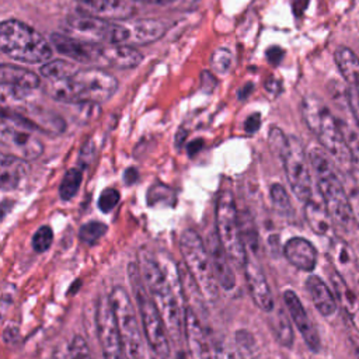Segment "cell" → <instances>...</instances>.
I'll use <instances>...</instances> for the list:
<instances>
[{
	"mask_svg": "<svg viewBox=\"0 0 359 359\" xmlns=\"http://www.w3.org/2000/svg\"><path fill=\"white\" fill-rule=\"evenodd\" d=\"M306 289L310 294V299L314 307L321 316L330 317L337 311V307H338L337 296L332 293L330 286L320 276L309 275L306 279Z\"/></svg>",
	"mask_w": 359,
	"mask_h": 359,
	"instance_id": "obj_23",
	"label": "cell"
},
{
	"mask_svg": "<svg viewBox=\"0 0 359 359\" xmlns=\"http://www.w3.org/2000/svg\"><path fill=\"white\" fill-rule=\"evenodd\" d=\"M309 161L325 209L335 224L346 227L353 219V212L349 194L337 172L332 157L324 149L314 147L309 151Z\"/></svg>",
	"mask_w": 359,
	"mask_h": 359,
	"instance_id": "obj_4",
	"label": "cell"
},
{
	"mask_svg": "<svg viewBox=\"0 0 359 359\" xmlns=\"http://www.w3.org/2000/svg\"><path fill=\"white\" fill-rule=\"evenodd\" d=\"M79 14L108 21H126L135 15L132 0H73Z\"/></svg>",
	"mask_w": 359,
	"mask_h": 359,
	"instance_id": "obj_16",
	"label": "cell"
},
{
	"mask_svg": "<svg viewBox=\"0 0 359 359\" xmlns=\"http://www.w3.org/2000/svg\"><path fill=\"white\" fill-rule=\"evenodd\" d=\"M95 325L104 359H126L109 296H100L98 299Z\"/></svg>",
	"mask_w": 359,
	"mask_h": 359,
	"instance_id": "obj_13",
	"label": "cell"
},
{
	"mask_svg": "<svg viewBox=\"0 0 359 359\" xmlns=\"http://www.w3.org/2000/svg\"><path fill=\"white\" fill-rule=\"evenodd\" d=\"M53 241V231L49 226H41L32 236V248L35 252H45Z\"/></svg>",
	"mask_w": 359,
	"mask_h": 359,
	"instance_id": "obj_38",
	"label": "cell"
},
{
	"mask_svg": "<svg viewBox=\"0 0 359 359\" xmlns=\"http://www.w3.org/2000/svg\"><path fill=\"white\" fill-rule=\"evenodd\" d=\"M0 80L1 84H8L28 91H32L41 86V79L34 72L7 63H3L0 67Z\"/></svg>",
	"mask_w": 359,
	"mask_h": 359,
	"instance_id": "obj_25",
	"label": "cell"
},
{
	"mask_svg": "<svg viewBox=\"0 0 359 359\" xmlns=\"http://www.w3.org/2000/svg\"><path fill=\"white\" fill-rule=\"evenodd\" d=\"M273 334L278 339V342L285 348H292L294 341L293 327H292V318L289 313H286L283 309H279L273 318Z\"/></svg>",
	"mask_w": 359,
	"mask_h": 359,
	"instance_id": "obj_29",
	"label": "cell"
},
{
	"mask_svg": "<svg viewBox=\"0 0 359 359\" xmlns=\"http://www.w3.org/2000/svg\"><path fill=\"white\" fill-rule=\"evenodd\" d=\"M62 27L66 35L83 41L111 45H128L129 42L128 25L123 21H108L76 13L66 17Z\"/></svg>",
	"mask_w": 359,
	"mask_h": 359,
	"instance_id": "obj_9",
	"label": "cell"
},
{
	"mask_svg": "<svg viewBox=\"0 0 359 359\" xmlns=\"http://www.w3.org/2000/svg\"><path fill=\"white\" fill-rule=\"evenodd\" d=\"M142 60L143 55L132 45L104 43L100 66H109L114 69H133L140 65Z\"/></svg>",
	"mask_w": 359,
	"mask_h": 359,
	"instance_id": "obj_21",
	"label": "cell"
},
{
	"mask_svg": "<svg viewBox=\"0 0 359 359\" xmlns=\"http://www.w3.org/2000/svg\"><path fill=\"white\" fill-rule=\"evenodd\" d=\"M213 359H236V356L223 344H216L213 348Z\"/></svg>",
	"mask_w": 359,
	"mask_h": 359,
	"instance_id": "obj_43",
	"label": "cell"
},
{
	"mask_svg": "<svg viewBox=\"0 0 359 359\" xmlns=\"http://www.w3.org/2000/svg\"><path fill=\"white\" fill-rule=\"evenodd\" d=\"M137 170H135V168H128L126 171H125V174H123V180H125V182L128 184V185H130V184H133L135 181H137Z\"/></svg>",
	"mask_w": 359,
	"mask_h": 359,
	"instance_id": "obj_47",
	"label": "cell"
},
{
	"mask_svg": "<svg viewBox=\"0 0 359 359\" xmlns=\"http://www.w3.org/2000/svg\"><path fill=\"white\" fill-rule=\"evenodd\" d=\"M332 255H334V261L338 265H348V262L351 261V254H349V248L346 244L344 243H337L332 248Z\"/></svg>",
	"mask_w": 359,
	"mask_h": 359,
	"instance_id": "obj_42",
	"label": "cell"
},
{
	"mask_svg": "<svg viewBox=\"0 0 359 359\" xmlns=\"http://www.w3.org/2000/svg\"><path fill=\"white\" fill-rule=\"evenodd\" d=\"M206 248L213 265V269L216 272L217 280L220 283L222 287H224L226 290H231L236 285V278L233 275V269H231V259L227 255L226 250L223 248L222 243L219 241L216 233L215 234H209L206 241ZM233 264V262H231Z\"/></svg>",
	"mask_w": 359,
	"mask_h": 359,
	"instance_id": "obj_20",
	"label": "cell"
},
{
	"mask_svg": "<svg viewBox=\"0 0 359 359\" xmlns=\"http://www.w3.org/2000/svg\"><path fill=\"white\" fill-rule=\"evenodd\" d=\"M283 302H285L286 310H287L293 324L296 325L297 331L300 332V335L304 339L309 349L313 351V352H318L320 348H321L320 335L317 332V328H316L314 323L309 317L302 300L299 299V296L290 289L285 290L283 292Z\"/></svg>",
	"mask_w": 359,
	"mask_h": 359,
	"instance_id": "obj_18",
	"label": "cell"
},
{
	"mask_svg": "<svg viewBox=\"0 0 359 359\" xmlns=\"http://www.w3.org/2000/svg\"><path fill=\"white\" fill-rule=\"evenodd\" d=\"M79 69L76 67L74 63L63 59H53L46 63H43L39 69L41 74L48 80V81H59V80H66L72 77Z\"/></svg>",
	"mask_w": 359,
	"mask_h": 359,
	"instance_id": "obj_28",
	"label": "cell"
},
{
	"mask_svg": "<svg viewBox=\"0 0 359 359\" xmlns=\"http://www.w3.org/2000/svg\"><path fill=\"white\" fill-rule=\"evenodd\" d=\"M118 90L116 79L101 67L79 69L72 77L48 81L46 94L65 104H101L108 101Z\"/></svg>",
	"mask_w": 359,
	"mask_h": 359,
	"instance_id": "obj_2",
	"label": "cell"
},
{
	"mask_svg": "<svg viewBox=\"0 0 359 359\" xmlns=\"http://www.w3.org/2000/svg\"><path fill=\"white\" fill-rule=\"evenodd\" d=\"M184 337L191 359H213L209 338L198 311L187 304L184 317Z\"/></svg>",
	"mask_w": 359,
	"mask_h": 359,
	"instance_id": "obj_17",
	"label": "cell"
},
{
	"mask_svg": "<svg viewBox=\"0 0 359 359\" xmlns=\"http://www.w3.org/2000/svg\"><path fill=\"white\" fill-rule=\"evenodd\" d=\"M300 111L306 126L332 157L334 163L345 172H351L352 157L342 123L335 119L324 101L316 95H307L302 100Z\"/></svg>",
	"mask_w": 359,
	"mask_h": 359,
	"instance_id": "obj_3",
	"label": "cell"
},
{
	"mask_svg": "<svg viewBox=\"0 0 359 359\" xmlns=\"http://www.w3.org/2000/svg\"><path fill=\"white\" fill-rule=\"evenodd\" d=\"M215 227L216 236L231 262L237 266H244L247 251L243 238L240 215L234 195L230 189H222L217 195L215 208Z\"/></svg>",
	"mask_w": 359,
	"mask_h": 359,
	"instance_id": "obj_8",
	"label": "cell"
},
{
	"mask_svg": "<svg viewBox=\"0 0 359 359\" xmlns=\"http://www.w3.org/2000/svg\"><path fill=\"white\" fill-rule=\"evenodd\" d=\"M241 90H243V91H240L238 97H240V98H245V95L248 97V95H250V93L252 91V84H251V83H248V84H247V86H244Z\"/></svg>",
	"mask_w": 359,
	"mask_h": 359,
	"instance_id": "obj_49",
	"label": "cell"
},
{
	"mask_svg": "<svg viewBox=\"0 0 359 359\" xmlns=\"http://www.w3.org/2000/svg\"><path fill=\"white\" fill-rule=\"evenodd\" d=\"M332 285H334V290L337 293V300H339L341 304L346 310L353 311L355 310V304H356L355 294L349 290L348 285L345 283V280L338 273L332 275Z\"/></svg>",
	"mask_w": 359,
	"mask_h": 359,
	"instance_id": "obj_34",
	"label": "cell"
},
{
	"mask_svg": "<svg viewBox=\"0 0 359 359\" xmlns=\"http://www.w3.org/2000/svg\"><path fill=\"white\" fill-rule=\"evenodd\" d=\"M132 1H139V3H146V4H158V6H168L172 1L177 0H132Z\"/></svg>",
	"mask_w": 359,
	"mask_h": 359,
	"instance_id": "obj_48",
	"label": "cell"
},
{
	"mask_svg": "<svg viewBox=\"0 0 359 359\" xmlns=\"http://www.w3.org/2000/svg\"><path fill=\"white\" fill-rule=\"evenodd\" d=\"M244 275H245L248 292L255 306L265 313L273 311L275 300H273L268 279L265 276V272L258 261L257 252H247V259L244 264Z\"/></svg>",
	"mask_w": 359,
	"mask_h": 359,
	"instance_id": "obj_14",
	"label": "cell"
},
{
	"mask_svg": "<svg viewBox=\"0 0 359 359\" xmlns=\"http://www.w3.org/2000/svg\"><path fill=\"white\" fill-rule=\"evenodd\" d=\"M283 49H280L279 46H271L268 50H266V59L268 62H271L272 65H278L282 57H283Z\"/></svg>",
	"mask_w": 359,
	"mask_h": 359,
	"instance_id": "obj_45",
	"label": "cell"
},
{
	"mask_svg": "<svg viewBox=\"0 0 359 359\" xmlns=\"http://www.w3.org/2000/svg\"><path fill=\"white\" fill-rule=\"evenodd\" d=\"M129 276L133 286L137 313L140 317V324L143 328L146 342L157 359H170L171 339H170L167 327L147 287L144 286V280L142 278L137 264H130Z\"/></svg>",
	"mask_w": 359,
	"mask_h": 359,
	"instance_id": "obj_5",
	"label": "cell"
},
{
	"mask_svg": "<svg viewBox=\"0 0 359 359\" xmlns=\"http://www.w3.org/2000/svg\"><path fill=\"white\" fill-rule=\"evenodd\" d=\"M244 126H245V130H247L248 133H255V132L259 129V126H261V115H259V114H252V115H250V116L247 118Z\"/></svg>",
	"mask_w": 359,
	"mask_h": 359,
	"instance_id": "obj_44",
	"label": "cell"
},
{
	"mask_svg": "<svg viewBox=\"0 0 359 359\" xmlns=\"http://www.w3.org/2000/svg\"><path fill=\"white\" fill-rule=\"evenodd\" d=\"M358 359H359V358H358Z\"/></svg>",
	"mask_w": 359,
	"mask_h": 359,
	"instance_id": "obj_51",
	"label": "cell"
},
{
	"mask_svg": "<svg viewBox=\"0 0 359 359\" xmlns=\"http://www.w3.org/2000/svg\"><path fill=\"white\" fill-rule=\"evenodd\" d=\"M109 300L118 323L125 358L147 359L137 314L128 292L122 286H115L109 293Z\"/></svg>",
	"mask_w": 359,
	"mask_h": 359,
	"instance_id": "obj_10",
	"label": "cell"
},
{
	"mask_svg": "<svg viewBox=\"0 0 359 359\" xmlns=\"http://www.w3.org/2000/svg\"><path fill=\"white\" fill-rule=\"evenodd\" d=\"M233 65V55L226 48H217L210 56V66L217 73H227Z\"/></svg>",
	"mask_w": 359,
	"mask_h": 359,
	"instance_id": "obj_37",
	"label": "cell"
},
{
	"mask_svg": "<svg viewBox=\"0 0 359 359\" xmlns=\"http://www.w3.org/2000/svg\"><path fill=\"white\" fill-rule=\"evenodd\" d=\"M304 217L311 229L313 233L323 237H330L332 234V224L334 220L330 216L325 206H321L320 203L314 201H307L304 203Z\"/></svg>",
	"mask_w": 359,
	"mask_h": 359,
	"instance_id": "obj_27",
	"label": "cell"
},
{
	"mask_svg": "<svg viewBox=\"0 0 359 359\" xmlns=\"http://www.w3.org/2000/svg\"><path fill=\"white\" fill-rule=\"evenodd\" d=\"M177 359H187V356H185L184 352H178L177 353Z\"/></svg>",
	"mask_w": 359,
	"mask_h": 359,
	"instance_id": "obj_50",
	"label": "cell"
},
{
	"mask_svg": "<svg viewBox=\"0 0 359 359\" xmlns=\"http://www.w3.org/2000/svg\"><path fill=\"white\" fill-rule=\"evenodd\" d=\"M342 129H344V133L351 150V157H352L351 172L353 175V181L356 182V189L359 192V133H355L352 129H349L344 123H342Z\"/></svg>",
	"mask_w": 359,
	"mask_h": 359,
	"instance_id": "obj_32",
	"label": "cell"
},
{
	"mask_svg": "<svg viewBox=\"0 0 359 359\" xmlns=\"http://www.w3.org/2000/svg\"><path fill=\"white\" fill-rule=\"evenodd\" d=\"M0 49L13 60L27 65H43L52 56L50 45L38 31L13 18L0 25Z\"/></svg>",
	"mask_w": 359,
	"mask_h": 359,
	"instance_id": "obj_6",
	"label": "cell"
},
{
	"mask_svg": "<svg viewBox=\"0 0 359 359\" xmlns=\"http://www.w3.org/2000/svg\"><path fill=\"white\" fill-rule=\"evenodd\" d=\"M234 344L238 359H261L257 341L248 330H237L234 334Z\"/></svg>",
	"mask_w": 359,
	"mask_h": 359,
	"instance_id": "obj_30",
	"label": "cell"
},
{
	"mask_svg": "<svg viewBox=\"0 0 359 359\" xmlns=\"http://www.w3.org/2000/svg\"><path fill=\"white\" fill-rule=\"evenodd\" d=\"M178 248L181 251L185 269L196 283L203 299L208 302H216L219 297L220 283L213 269L205 241L195 230L187 229L180 236Z\"/></svg>",
	"mask_w": 359,
	"mask_h": 359,
	"instance_id": "obj_7",
	"label": "cell"
},
{
	"mask_svg": "<svg viewBox=\"0 0 359 359\" xmlns=\"http://www.w3.org/2000/svg\"><path fill=\"white\" fill-rule=\"evenodd\" d=\"M50 42L59 53L67 56L74 62H79L83 65L100 66L101 49L104 43L83 41L66 34H56V32L50 35Z\"/></svg>",
	"mask_w": 359,
	"mask_h": 359,
	"instance_id": "obj_15",
	"label": "cell"
},
{
	"mask_svg": "<svg viewBox=\"0 0 359 359\" xmlns=\"http://www.w3.org/2000/svg\"><path fill=\"white\" fill-rule=\"evenodd\" d=\"M63 359H93L90 348L81 335H74L66 348Z\"/></svg>",
	"mask_w": 359,
	"mask_h": 359,
	"instance_id": "obj_36",
	"label": "cell"
},
{
	"mask_svg": "<svg viewBox=\"0 0 359 359\" xmlns=\"http://www.w3.org/2000/svg\"><path fill=\"white\" fill-rule=\"evenodd\" d=\"M269 195L273 206L282 212V213H289L292 210V201L290 196L286 191V188L280 184H272L269 188Z\"/></svg>",
	"mask_w": 359,
	"mask_h": 359,
	"instance_id": "obj_35",
	"label": "cell"
},
{
	"mask_svg": "<svg viewBox=\"0 0 359 359\" xmlns=\"http://www.w3.org/2000/svg\"><path fill=\"white\" fill-rule=\"evenodd\" d=\"M283 255L290 265L303 272H311L317 265V250L304 237H292L283 245Z\"/></svg>",
	"mask_w": 359,
	"mask_h": 359,
	"instance_id": "obj_19",
	"label": "cell"
},
{
	"mask_svg": "<svg viewBox=\"0 0 359 359\" xmlns=\"http://www.w3.org/2000/svg\"><path fill=\"white\" fill-rule=\"evenodd\" d=\"M349 198H351L353 219L356 220V223L359 226V192H358V189L355 191V195H349Z\"/></svg>",
	"mask_w": 359,
	"mask_h": 359,
	"instance_id": "obj_46",
	"label": "cell"
},
{
	"mask_svg": "<svg viewBox=\"0 0 359 359\" xmlns=\"http://www.w3.org/2000/svg\"><path fill=\"white\" fill-rule=\"evenodd\" d=\"M139 269L144 285L158 309L167 327L170 339L180 344L184 337L185 292L181 269L174 258L165 252H139Z\"/></svg>",
	"mask_w": 359,
	"mask_h": 359,
	"instance_id": "obj_1",
	"label": "cell"
},
{
	"mask_svg": "<svg viewBox=\"0 0 359 359\" xmlns=\"http://www.w3.org/2000/svg\"><path fill=\"white\" fill-rule=\"evenodd\" d=\"M345 95H346V104L352 112V116L359 133V91L353 87H348L345 91Z\"/></svg>",
	"mask_w": 359,
	"mask_h": 359,
	"instance_id": "obj_41",
	"label": "cell"
},
{
	"mask_svg": "<svg viewBox=\"0 0 359 359\" xmlns=\"http://www.w3.org/2000/svg\"><path fill=\"white\" fill-rule=\"evenodd\" d=\"M81 180H83V174L80 168L77 167L69 168L59 185V196L63 201H70L79 192Z\"/></svg>",
	"mask_w": 359,
	"mask_h": 359,
	"instance_id": "obj_31",
	"label": "cell"
},
{
	"mask_svg": "<svg viewBox=\"0 0 359 359\" xmlns=\"http://www.w3.org/2000/svg\"><path fill=\"white\" fill-rule=\"evenodd\" d=\"M107 233V226L102 222H88L83 224L79 230V237L86 244H95Z\"/></svg>",
	"mask_w": 359,
	"mask_h": 359,
	"instance_id": "obj_33",
	"label": "cell"
},
{
	"mask_svg": "<svg viewBox=\"0 0 359 359\" xmlns=\"http://www.w3.org/2000/svg\"><path fill=\"white\" fill-rule=\"evenodd\" d=\"M129 31L128 45H147L160 39L165 31L167 24L156 18H139L130 22H126Z\"/></svg>",
	"mask_w": 359,
	"mask_h": 359,
	"instance_id": "obj_22",
	"label": "cell"
},
{
	"mask_svg": "<svg viewBox=\"0 0 359 359\" xmlns=\"http://www.w3.org/2000/svg\"><path fill=\"white\" fill-rule=\"evenodd\" d=\"M279 158L283 163L286 180L290 185L293 195L299 201L306 203L311 199L313 195L310 174L311 165L300 139L296 136H287L286 147Z\"/></svg>",
	"mask_w": 359,
	"mask_h": 359,
	"instance_id": "obj_11",
	"label": "cell"
},
{
	"mask_svg": "<svg viewBox=\"0 0 359 359\" xmlns=\"http://www.w3.org/2000/svg\"><path fill=\"white\" fill-rule=\"evenodd\" d=\"M121 195L115 188H105L98 198V209L104 213H109L119 202Z\"/></svg>",
	"mask_w": 359,
	"mask_h": 359,
	"instance_id": "obj_39",
	"label": "cell"
},
{
	"mask_svg": "<svg viewBox=\"0 0 359 359\" xmlns=\"http://www.w3.org/2000/svg\"><path fill=\"white\" fill-rule=\"evenodd\" d=\"M29 165L27 160L10 154L1 153L0 158V185L1 191H13L20 185V181L27 175Z\"/></svg>",
	"mask_w": 359,
	"mask_h": 359,
	"instance_id": "obj_24",
	"label": "cell"
},
{
	"mask_svg": "<svg viewBox=\"0 0 359 359\" xmlns=\"http://www.w3.org/2000/svg\"><path fill=\"white\" fill-rule=\"evenodd\" d=\"M0 143L10 154L27 161L38 158L43 151V144L34 135L32 129L20 123L6 112L1 114Z\"/></svg>",
	"mask_w": 359,
	"mask_h": 359,
	"instance_id": "obj_12",
	"label": "cell"
},
{
	"mask_svg": "<svg viewBox=\"0 0 359 359\" xmlns=\"http://www.w3.org/2000/svg\"><path fill=\"white\" fill-rule=\"evenodd\" d=\"M334 60H335V65H337L341 76L345 79L348 86L353 87L359 91V57H358V55L346 46H338L334 52Z\"/></svg>",
	"mask_w": 359,
	"mask_h": 359,
	"instance_id": "obj_26",
	"label": "cell"
},
{
	"mask_svg": "<svg viewBox=\"0 0 359 359\" xmlns=\"http://www.w3.org/2000/svg\"><path fill=\"white\" fill-rule=\"evenodd\" d=\"M268 140H269V146L272 149L273 153H276L279 157L282 154V151L285 150L286 147V143H287V136L282 132V129L273 126L271 130H269V135H268Z\"/></svg>",
	"mask_w": 359,
	"mask_h": 359,
	"instance_id": "obj_40",
	"label": "cell"
}]
</instances>
